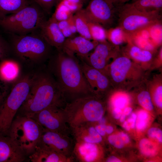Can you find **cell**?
I'll list each match as a JSON object with an SVG mask.
<instances>
[{
  "label": "cell",
  "mask_w": 162,
  "mask_h": 162,
  "mask_svg": "<svg viewBox=\"0 0 162 162\" xmlns=\"http://www.w3.org/2000/svg\"><path fill=\"white\" fill-rule=\"evenodd\" d=\"M49 59V71L61 89L67 103L80 97L95 95L75 55L63 50H56Z\"/></svg>",
  "instance_id": "obj_1"
},
{
  "label": "cell",
  "mask_w": 162,
  "mask_h": 162,
  "mask_svg": "<svg viewBox=\"0 0 162 162\" xmlns=\"http://www.w3.org/2000/svg\"><path fill=\"white\" fill-rule=\"evenodd\" d=\"M67 102L54 77L49 71L34 74L28 96L18 110V115L31 117L51 106L64 107Z\"/></svg>",
  "instance_id": "obj_2"
},
{
  "label": "cell",
  "mask_w": 162,
  "mask_h": 162,
  "mask_svg": "<svg viewBox=\"0 0 162 162\" xmlns=\"http://www.w3.org/2000/svg\"><path fill=\"white\" fill-rule=\"evenodd\" d=\"M10 34L11 53L19 62L39 64L51 56L52 47L42 37L39 30L24 35Z\"/></svg>",
  "instance_id": "obj_3"
},
{
  "label": "cell",
  "mask_w": 162,
  "mask_h": 162,
  "mask_svg": "<svg viewBox=\"0 0 162 162\" xmlns=\"http://www.w3.org/2000/svg\"><path fill=\"white\" fill-rule=\"evenodd\" d=\"M44 12L38 4L31 0L18 11L0 19V26L10 34H28L39 30L46 20Z\"/></svg>",
  "instance_id": "obj_4"
},
{
  "label": "cell",
  "mask_w": 162,
  "mask_h": 162,
  "mask_svg": "<svg viewBox=\"0 0 162 162\" xmlns=\"http://www.w3.org/2000/svg\"><path fill=\"white\" fill-rule=\"evenodd\" d=\"M34 74L22 76L12 85L0 106V134H8L15 115L26 100L31 86Z\"/></svg>",
  "instance_id": "obj_5"
},
{
  "label": "cell",
  "mask_w": 162,
  "mask_h": 162,
  "mask_svg": "<svg viewBox=\"0 0 162 162\" xmlns=\"http://www.w3.org/2000/svg\"><path fill=\"white\" fill-rule=\"evenodd\" d=\"M95 95L80 97L66 103L63 109L70 128L98 121L104 113L103 104Z\"/></svg>",
  "instance_id": "obj_6"
},
{
  "label": "cell",
  "mask_w": 162,
  "mask_h": 162,
  "mask_svg": "<svg viewBox=\"0 0 162 162\" xmlns=\"http://www.w3.org/2000/svg\"><path fill=\"white\" fill-rule=\"evenodd\" d=\"M43 130L32 118L18 115L13 120L8 134L26 156H29L35 151Z\"/></svg>",
  "instance_id": "obj_7"
},
{
  "label": "cell",
  "mask_w": 162,
  "mask_h": 162,
  "mask_svg": "<svg viewBox=\"0 0 162 162\" xmlns=\"http://www.w3.org/2000/svg\"><path fill=\"white\" fill-rule=\"evenodd\" d=\"M111 85L117 89H130L138 83L142 77L140 67L126 56L116 57L104 71Z\"/></svg>",
  "instance_id": "obj_8"
},
{
  "label": "cell",
  "mask_w": 162,
  "mask_h": 162,
  "mask_svg": "<svg viewBox=\"0 0 162 162\" xmlns=\"http://www.w3.org/2000/svg\"><path fill=\"white\" fill-rule=\"evenodd\" d=\"M159 11L146 12L139 10L131 4L121 8L119 15V26L130 35L153 25L160 22Z\"/></svg>",
  "instance_id": "obj_9"
},
{
  "label": "cell",
  "mask_w": 162,
  "mask_h": 162,
  "mask_svg": "<svg viewBox=\"0 0 162 162\" xmlns=\"http://www.w3.org/2000/svg\"><path fill=\"white\" fill-rule=\"evenodd\" d=\"M63 107L50 106L30 117L44 129L70 136V130L67 124Z\"/></svg>",
  "instance_id": "obj_10"
},
{
  "label": "cell",
  "mask_w": 162,
  "mask_h": 162,
  "mask_svg": "<svg viewBox=\"0 0 162 162\" xmlns=\"http://www.w3.org/2000/svg\"><path fill=\"white\" fill-rule=\"evenodd\" d=\"M114 4L111 0H90L84 10L89 20L105 28L113 23L115 13Z\"/></svg>",
  "instance_id": "obj_11"
},
{
  "label": "cell",
  "mask_w": 162,
  "mask_h": 162,
  "mask_svg": "<svg viewBox=\"0 0 162 162\" xmlns=\"http://www.w3.org/2000/svg\"><path fill=\"white\" fill-rule=\"evenodd\" d=\"M75 142L70 136L44 129L39 145L48 148L65 157L74 159Z\"/></svg>",
  "instance_id": "obj_12"
},
{
  "label": "cell",
  "mask_w": 162,
  "mask_h": 162,
  "mask_svg": "<svg viewBox=\"0 0 162 162\" xmlns=\"http://www.w3.org/2000/svg\"><path fill=\"white\" fill-rule=\"evenodd\" d=\"M118 47L106 40L99 42L93 52L81 59L89 65L104 72L110 63V59L116 57L118 52Z\"/></svg>",
  "instance_id": "obj_13"
},
{
  "label": "cell",
  "mask_w": 162,
  "mask_h": 162,
  "mask_svg": "<svg viewBox=\"0 0 162 162\" xmlns=\"http://www.w3.org/2000/svg\"><path fill=\"white\" fill-rule=\"evenodd\" d=\"M83 74L93 93L96 95L107 92L111 86L107 76L103 72L88 64L81 59Z\"/></svg>",
  "instance_id": "obj_14"
},
{
  "label": "cell",
  "mask_w": 162,
  "mask_h": 162,
  "mask_svg": "<svg viewBox=\"0 0 162 162\" xmlns=\"http://www.w3.org/2000/svg\"><path fill=\"white\" fill-rule=\"evenodd\" d=\"M98 42L80 35L74 36L66 39L62 50L82 59L94 49Z\"/></svg>",
  "instance_id": "obj_15"
},
{
  "label": "cell",
  "mask_w": 162,
  "mask_h": 162,
  "mask_svg": "<svg viewBox=\"0 0 162 162\" xmlns=\"http://www.w3.org/2000/svg\"><path fill=\"white\" fill-rule=\"evenodd\" d=\"M39 32L47 43L56 50L62 49L66 38L61 31L57 22L50 18L41 25Z\"/></svg>",
  "instance_id": "obj_16"
},
{
  "label": "cell",
  "mask_w": 162,
  "mask_h": 162,
  "mask_svg": "<svg viewBox=\"0 0 162 162\" xmlns=\"http://www.w3.org/2000/svg\"><path fill=\"white\" fill-rule=\"evenodd\" d=\"M26 156L9 136L0 135V162H21Z\"/></svg>",
  "instance_id": "obj_17"
},
{
  "label": "cell",
  "mask_w": 162,
  "mask_h": 162,
  "mask_svg": "<svg viewBox=\"0 0 162 162\" xmlns=\"http://www.w3.org/2000/svg\"><path fill=\"white\" fill-rule=\"evenodd\" d=\"M92 123H86L70 128V134L75 142L99 143L102 141V136L96 131Z\"/></svg>",
  "instance_id": "obj_18"
},
{
  "label": "cell",
  "mask_w": 162,
  "mask_h": 162,
  "mask_svg": "<svg viewBox=\"0 0 162 162\" xmlns=\"http://www.w3.org/2000/svg\"><path fill=\"white\" fill-rule=\"evenodd\" d=\"M20 64L16 59L7 57L1 60L0 80L8 85L16 82L22 76Z\"/></svg>",
  "instance_id": "obj_19"
},
{
  "label": "cell",
  "mask_w": 162,
  "mask_h": 162,
  "mask_svg": "<svg viewBox=\"0 0 162 162\" xmlns=\"http://www.w3.org/2000/svg\"><path fill=\"white\" fill-rule=\"evenodd\" d=\"M98 144L75 142L73 156L75 160L80 162L96 161L99 155Z\"/></svg>",
  "instance_id": "obj_20"
},
{
  "label": "cell",
  "mask_w": 162,
  "mask_h": 162,
  "mask_svg": "<svg viewBox=\"0 0 162 162\" xmlns=\"http://www.w3.org/2000/svg\"><path fill=\"white\" fill-rule=\"evenodd\" d=\"M32 162H71L75 160L46 147L38 145L34 152L29 157Z\"/></svg>",
  "instance_id": "obj_21"
},
{
  "label": "cell",
  "mask_w": 162,
  "mask_h": 162,
  "mask_svg": "<svg viewBox=\"0 0 162 162\" xmlns=\"http://www.w3.org/2000/svg\"><path fill=\"white\" fill-rule=\"evenodd\" d=\"M31 0H0V19L18 11Z\"/></svg>",
  "instance_id": "obj_22"
},
{
  "label": "cell",
  "mask_w": 162,
  "mask_h": 162,
  "mask_svg": "<svg viewBox=\"0 0 162 162\" xmlns=\"http://www.w3.org/2000/svg\"><path fill=\"white\" fill-rule=\"evenodd\" d=\"M128 42L129 43L126 47V52L130 58L142 62H148L151 60L152 55L149 50L143 49L133 44L131 40Z\"/></svg>",
  "instance_id": "obj_23"
},
{
  "label": "cell",
  "mask_w": 162,
  "mask_h": 162,
  "mask_svg": "<svg viewBox=\"0 0 162 162\" xmlns=\"http://www.w3.org/2000/svg\"><path fill=\"white\" fill-rule=\"evenodd\" d=\"M77 32L80 35L88 39L92 40L88 26V19L82 9L75 13L73 15Z\"/></svg>",
  "instance_id": "obj_24"
},
{
  "label": "cell",
  "mask_w": 162,
  "mask_h": 162,
  "mask_svg": "<svg viewBox=\"0 0 162 162\" xmlns=\"http://www.w3.org/2000/svg\"><path fill=\"white\" fill-rule=\"evenodd\" d=\"M106 39L112 44L118 46L130 40L129 35L119 26L106 29Z\"/></svg>",
  "instance_id": "obj_25"
},
{
  "label": "cell",
  "mask_w": 162,
  "mask_h": 162,
  "mask_svg": "<svg viewBox=\"0 0 162 162\" xmlns=\"http://www.w3.org/2000/svg\"><path fill=\"white\" fill-rule=\"evenodd\" d=\"M131 4L137 9L146 12L160 11L162 8V0H137Z\"/></svg>",
  "instance_id": "obj_26"
},
{
  "label": "cell",
  "mask_w": 162,
  "mask_h": 162,
  "mask_svg": "<svg viewBox=\"0 0 162 162\" xmlns=\"http://www.w3.org/2000/svg\"><path fill=\"white\" fill-rule=\"evenodd\" d=\"M88 26L92 40L98 42L106 40V29L102 26L88 19Z\"/></svg>",
  "instance_id": "obj_27"
},
{
  "label": "cell",
  "mask_w": 162,
  "mask_h": 162,
  "mask_svg": "<svg viewBox=\"0 0 162 162\" xmlns=\"http://www.w3.org/2000/svg\"><path fill=\"white\" fill-rule=\"evenodd\" d=\"M73 14L61 0L56 5L54 12L50 18L58 22L68 19Z\"/></svg>",
  "instance_id": "obj_28"
},
{
  "label": "cell",
  "mask_w": 162,
  "mask_h": 162,
  "mask_svg": "<svg viewBox=\"0 0 162 162\" xmlns=\"http://www.w3.org/2000/svg\"><path fill=\"white\" fill-rule=\"evenodd\" d=\"M149 34V40L155 44H159L162 41V26L160 22L148 28Z\"/></svg>",
  "instance_id": "obj_29"
},
{
  "label": "cell",
  "mask_w": 162,
  "mask_h": 162,
  "mask_svg": "<svg viewBox=\"0 0 162 162\" xmlns=\"http://www.w3.org/2000/svg\"><path fill=\"white\" fill-rule=\"evenodd\" d=\"M139 147L141 153L146 155L153 156L156 153L155 146L147 139H143L141 140L139 143Z\"/></svg>",
  "instance_id": "obj_30"
},
{
  "label": "cell",
  "mask_w": 162,
  "mask_h": 162,
  "mask_svg": "<svg viewBox=\"0 0 162 162\" xmlns=\"http://www.w3.org/2000/svg\"><path fill=\"white\" fill-rule=\"evenodd\" d=\"M140 104L143 108L149 111L152 110L153 106L149 92L146 91L141 92L138 96Z\"/></svg>",
  "instance_id": "obj_31"
},
{
  "label": "cell",
  "mask_w": 162,
  "mask_h": 162,
  "mask_svg": "<svg viewBox=\"0 0 162 162\" xmlns=\"http://www.w3.org/2000/svg\"><path fill=\"white\" fill-rule=\"evenodd\" d=\"M38 4L44 11L47 14L51 12L52 8L60 0H31Z\"/></svg>",
  "instance_id": "obj_32"
},
{
  "label": "cell",
  "mask_w": 162,
  "mask_h": 162,
  "mask_svg": "<svg viewBox=\"0 0 162 162\" xmlns=\"http://www.w3.org/2000/svg\"><path fill=\"white\" fill-rule=\"evenodd\" d=\"M10 53L9 43L0 34V60L8 57Z\"/></svg>",
  "instance_id": "obj_33"
},
{
  "label": "cell",
  "mask_w": 162,
  "mask_h": 162,
  "mask_svg": "<svg viewBox=\"0 0 162 162\" xmlns=\"http://www.w3.org/2000/svg\"><path fill=\"white\" fill-rule=\"evenodd\" d=\"M73 14L82 9L83 3L81 0H62Z\"/></svg>",
  "instance_id": "obj_34"
},
{
  "label": "cell",
  "mask_w": 162,
  "mask_h": 162,
  "mask_svg": "<svg viewBox=\"0 0 162 162\" xmlns=\"http://www.w3.org/2000/svg\"><path fill=\"white\" fill-rule=\"evenodd\" d=\"M57 22L61 31L66 38L74 36L70 30L68 19Z\"/></svg>",
  "instance_id": "obj_35"
},
{
  "label": "cell",
  "mask_w": 162,
  "mask_h": 162,
  "mask_svg": "<svg viewBox=\"0 0 162 162\" xmlns=\"http://www.w3.org/2000/svg\"><path fill=\"white\" fill-rule=\"evenodd\" d=\"M154 98L156 105L160 108L162 107V86L158 84L154 87Z\"/></svg>",
  "instance_id": "obj_36"
},
{
  "label": "cell",
  "mask_w": 162,
  "mask_h": 162,
  "mask_svg": "<svg viewBox=\"0 0 162 162\" xmlns=\"http://www.w3.org/2000/svg\"><path fill=\"white\" fill-rule=\"evenodd\" d=\"M108 140L111 145L116 148H121L124 146V143L118 135H110L108 137Z\"/></svg>",
  "instance_id": "obj_37"
},
{
  "label": "cell",
  "mask_w": 162,
  "mask_h": 162,
  "mask_svg": "<svg viewBox=\"0 0 162 162\" xmlns=\"http://www.w3.org/2000/svg\"><path fill=\"white\" fill-rule=\"evenodd\" d=\"M9 85L0 80V106L10 91Z\"/></svg>",
  "instance_id": "obj_38"
},
{
  "label": "cell",
  "mask_w": 162,
  "mask_h": 162,
  "mask_svg": "<svg viewBox=\"0 0 162 162\" xmlns=\"http://www.w3.org/2000/svg\"><path fill=\"white\" fill-rule=\"evenodd\" d=\"M128 102V99L124 95H120L114 99L113 104L115 108L121 109L125 106Z\"/></svg>",
  "instance_id": "obj_39"
},
{
  "label": "cell",
  "mask_w": 162,
  "mask_h": 162,
  "mask_svg": "<svg viewBox=\"0 0 162 162\" xmlns=\"http://www.w3.org/2000/svg\"><path fill=\"white\" fill-rule=\"evenodd\" d=\"M148 134L149 136L156 138L160 142H162V132L161 130L153 128L150 129L148 131Z\"/></svg>",
  "instance_id": "obj_40"
},
{
  "label": "cell",
  "mask_w": 162,
  "mask_h": 162,
  "mask_svg": "<svg viewBox=\"0 0 162 162\" xmlns=\"http://www.w3.org/2000/svg\"><path fill=\"white\" fill-rule=\"evenodd\" d=\"M94 127L97 132L101 136H103L105 135V124H99L94 126Z\"/></svg>",
  "instance_id": "obj_41"
},
{
  "label": "cell",
  "mask_w": 162,
  "mask_h": 162,
  "mask_svg": "<svg viewBox=\"0 0 162 162\" xmlns=\"http://www.w3.org/2000/svg\"><path fill=\"white\" fill-rule=\"evenodd\" d=\"M148 117L147 112L144 110L140 111L138 114V120L146 121Z\"/></svg>",
  "instance_id": "obj_42"
},
{
  "label": "cell",
  "mask_w": 162,
  "mask_h": 162,
  "mask_svg": "<svg viewBox=\"0 0 162 162\" xmlns=\"http://www.w3.org/2000/svg\"><path fill=\"white\" fill-rule=\"evenodd\" d=\"M136 118V115L135 113H133L128 119V122L130 123V127L132 128H134L135 127Z\"/></svg>",
  "instance_id": "obj_43"
},
{
  "label": "cell",
  "mask_w": 162,
  "mask_h": 162,
  "mask_svg": "<svg viewBox=\"0 0 162 162\" xmlns=\"http://www.w3.org/2000/svg\"><path fill=\"white\" fill-rule=\"evenodd\" d=\"M147 122L146 121L138 120L136 126L137 129L140 130L145 129L146 127Z\"/></svg>",
  "instance_id": "obj_44"
},
{
  "label": "cell",
  "mask_w": 162,
  "mask_h": 162,
  "mask_svg": "<svg viewBox=\"0 0 162 162\" xmlns=\"http://www.w3.org/2000/svg\"><path fill=\"white\" fill-rule=\"evenodd\" d=\"M118 135L124 143H128L130 140V138L128 135L123 132H120Z\"/></svg>",
  "instance_id": "obj_45"
},
{
  "label": "cell",
  "mask_w": 162,
  "mask_h": 162,
  "mask_svg": "<svg viewBox=\"0 0 162 162\" xmlns=\"http://www.w3.org/2000/svg\"><path fill=\"white\" fill-rule=\"evenodd\" d=\"M122 113V111L121 109L115 108L112 112L113 116L115 118L118 119L121 116Z\"/></svg>",
  "instance_id": "obj_46"
},
{
  "label": "cell",
  "mask_w": 162,
  "mask_h": 162,
  "mask_svg": "<svg viewBox=\"0 0 162 162\" xmlns=\"http://www.w3.org/2000/svg\"><path fill=\"white\" fill-rule=\"evenodd\" d=\"M107 162H120L121 161L114 156H111L108 158L106 160Z\"/></svg>",
  "instance_id": "obj_47"
},
{
  "label": "cell",
  "mask_w": 162,
  "mask_h": 162,
  "mask_svg": "<svg viewBox=\"0 0 162 162\" xmlns=\"http://www.w3.org/2000/svg\"><path fill=\"white\" fill-rule=\"evenodd\" d=\"M113 130V127L110 126H106L105 125V131L107 134H110L112 133Z\"/></svg>",
  "instance_id": "obj_48"
},
{
  "label": "cell",
  "mask_w": 162,
  "mask_h": 162,
  "mask_svg": "<svg viewBox=\"0 0 162 162\" xmlns=\"http://www.w3.org/2000/svg\"><path fill=\"white\" fill-rule=\"evenodd\" d=\"M132 109L131 108L128 107L126 108L124 111V114L125 115H128L132 112Z\"/></svg>",
  "instance_id": "obj_49"
},
{
  "label": "cell",
  "mask_w": 162,
  "mask_h": 162,
  "mask_svg": "<svg viewBox=\"0 0 162 162\" xmlns=\"http://www.w3.org/2000/svg\"><path fill=\"white\" fill-rule=\"evenodd\" d=\"M123 127L127 130H129L130 129V126L129 125L128 123L125 121L123 125Z\"/></svg>",
  "instance_id": "obj_50"
},
{
  "label": "cell",
  "mask_w": 162,
  "mask_h": 162,
  "mask_svg": "<svg viewBox=\"0 0 162 162\" xmlns=\"http://www.w3.org/2000/svg\"><path fill=\"white\" fill-rule=\"evenodd\" d=\"M120 121L121 122H123L124 121L125 118V115L124 114H123L120 117Z\"/></svg>",
  "instance_id": "obj_51"
},
{
  "label": "cell",
  "mask_w": 162,
  "mask_h": 162,
  "mask_svg": "<svg viewBox=\"0 0 162 162\" xmlns=\"http://www.w3.org/2000/svg\"><path fill=\"white\" fill-rule=\"evenodd\" d=\"M130 0L133 1H134L133 2H134L137 0H120L119 2L124 3L129 1Z\"/></svg>",
  "instance_id": "obj_52"
},
{
  "label": "cell",
  "mask_w": 162,
  "mask_h": 162,
  "mask_svg": "<svg viewBox=\"0 0 162 162\" xmlns=\"http://www.w3.org/2000/svg\"><path fill=\"white\" fill-rule=\"evenodd\" d=\"M114 3H116L119 2L120 0H111Z\"/></svg>",
  "instance_id": "obj_53"
},
{
  "label": "cell",
  "mask_w": 162,
  "mask_h": 162,
  "mask_svg": "<svg viewBox=\"0 0 162 162\" xmlns=\"http://www.w3.org/2000/svg\"><path fill=\"white\" fill-rule=\"evenodd\" d=\"M83 4L86 3L89 0H81Z\"/></svg>",
  "instance_id": "obj_54"
}]
</instances>
